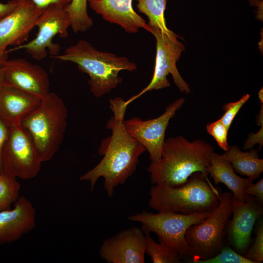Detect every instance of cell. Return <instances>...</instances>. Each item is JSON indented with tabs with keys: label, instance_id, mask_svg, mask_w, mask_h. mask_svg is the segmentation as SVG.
Returning <instances> with one entry per match:
<instances>
[{
	"label": "cell",
	"instance_id": "obj_3",
	"mask_svg": "<svg viewBox=\"0 0 263 263\" xmlns=\"http://www.w3.org/2000/svg\"><path fill=\"white\" fill-rule=\"evenodd\" d=\"M53 58L77 64L80 72L89 75L90 91L97 97L109 93L122 83V78L118 75L121 71L132 72L137 69L136 64L127 57L98 51L84 40H80Z\"/></svg>",
	"mask_w": 263,
	"mask_h": 263
},
{
	"label": "cell",
	"instance_id": "obj_6",
	"mask_svg": "<svg viewBox=\"0 0 263 263\" xmlns=\"http://www.w3.org/2000/svg\"><path fill=\"white\" fill-rule=\"evenodd\" d=\"M232 194L221 193L219 205L200 223L189 227L186 240L192 258L190 262L212 258L226 245L227 227L232 213Z\"/></svg>",
	"mask_w": 263,
	"mask_h": 263
},
{
	"label": "cell",
	"instance_id": "obj_23",
	"mask_svg": "<svg viewBox=\"0 0 263 263\" xmlns=\"http://www.w3.org/2000/svg\"><path fill=\"white\" fill-rule=\"evenodd\" d=\"M88 0H72L64 7L75 33L86 31L93 25V19L87 12Z\"/></svg>",
	"mask_w": 263,
	"mask_h": 263
},
{
	"label": "cell",
	"instance_id": "obj_28",
	"mask_svg": "<svg viewBox=\"0 0 263 263\" xmlns=\"http://www.w3.org/2000/svg\"><path fill=\"white\" fill-rule=\"evenodd\" d=\"M249 97L250 95L246 94L243 95L239 100L236 102H229L224 105L223 109L225 113L220 119L228 131L234 117Z\"/></svg>",
	"mask_w": 263,
	"mask_h": 263
},
{
	"label": "cell",
	"instance_id": "obj_14",
	"mask_svg": "<svg viewBox=\"0 0 263 263\" xmlns=\"http://www.w3.org/2000/svg\"><path fill=\"white\" fill-rule=\"evenodd\" d=\"M146 238L143 230L133 226L106 239L99 251L109 263H144Z\"/></svg>",
	"mask_w": 263,
	"mask_h": 263
},
{
	"label": "cell",
	"instance_id": "obj_11",
	"mask_svg": "<svg viewBox=\"0 0 263 263\" xmlns=\"http://www.w3.org/2000/svg\"><path fill=\"white\" fill-rule=\"evenodd\" d=\"M184 102V98L175 100L167 107L162 114L154 119L143 120L139 117H133L124 120L127 131L148 151L151 163H156L160 160L165 132L169 120Z\"/></svg>",
	"mask_w": 263,
	"mask_h": 263
},
{
	"label": "cell",
	"instance_id": "obj_13",
	"mask_svg": "<svg viewBox=\"0 0 263 263\" xmlns=\"http://www.w3.org/2000/svg\"><path fill=\"white\" fill-rule=\"evenodd\" d=\"M3 68L4 84L41 99L51 92L47 72L40 66L23 58L6 59L0 63Z\"/></svg>",
	"mask_w": 263,
	"mask_h": 263
},
{
	"label": "cell",
	"instance_id": "obj_5",
	"mask_svg": "<svg viewBox=\"0 0 263 263\" xmlns=\"http://www.w3.org/2000/svg\"><path fill=\"white\" fill-rule=\"evenodd\" d=\"M68 112L62 99L50 92L21 125L31 136L42 162L51 160L58 150L67 125Z\"/></svg>",
	"mask_w": 263,
	"mask_h": 263
},
{
	"label": "cell",
	"instance_id": "obj_20",
	"mask_svg": "<svg viewBox=\"0 0 263 263\" xmlns=\"http://www.w3.org/2000/svg\"><path fill=\"white\" fill-rule=\"evenodd\" d=\"M222 155L237 172L252 181L263 171V159L259 158L257 150L244 152L238 146H232Z\"/></svg>",
	"mask_w": 263,
	"mask_h": 263
},
{
	"label": "cell",
	"instance_id": "obj_4",
	"mask_svg": "<svg viewBox=\"0 0 263 263\" xmlns=\"http://www.w3.org/2000/svg\"><path fill=\"white\" fill-rule=\"evenodd\" d=\"M221 192L201 172H195L178 187L155 184L150 191L149 205L158 212L190 214L211 211L219 204Z\"/></svg>",
	"mask_w": 263,
	"mask_h": 263
},
{
	"label": "cell",
	"instance_id": "obj_16",
	"mask_svg": "<svg viewBox=\"0 0 263 263\" xmlns=\"http://www.w3.org/2000/svg\"><path fill=\"white\" fill-rule=\"evenodd\" d=\"M36 209L32 202L20 196L10 210L0 211V245L19 240L36 225Z\"/></svg>",
	"mask_w": 263,
	"mask_h": 263
},
{
	"label": "cell",
	"instance_id": "obj_37",
	"mask_svg": "<svg viewBox=\"0 0 263 263\" xmlns=\"http://www.w3.org/2000/svg\"><path fill=\"white\" fill-rule=\"evenodd\" d=\"M263 89H262L258 93L259 98L262 104H263Z\"/></svg>",
	"mask_w": 263,
	"mask_h": 263
},
{
	"label": "cell",
	"instance_id": "obj_17",
	"mask_svg": "<svg viewBox=\"0 0 263 263\" xmlns=\"http://www.w3.org/2000/svg\"><path fill=\"white\" fill-rule=\"evenodd\" d=\"M133 0H88L90 8L107 21L119 25L128 33H136L148 24L132 7Z\"/></svg>",
	"mask_w": 263,
	"mask_h": 263
},
{
	"label": "cell",
	"instance_id": "obj_26",
	"mask_svg": "<svg viewBox=\"0 0 263 263\" xmlns=\"http://www.w3.org/2000/svg\"><path fill=\"white\" fill-rule=\"evenodd\" d=\"M243 256L253 263H261L263 261V223L259 224L256 236L251 247Z\"/></svg>",
	"mask_w": 263,
	"mask_h": 263
},
{
	"label": "cell",
	"instance_id": "obj_24",
	"mask_svg": "<svg viewBox=\"0 0 263 263\" xmlns=\"http://www.w3.org/2000/svg\"><path fill=\"white\" fill-rule=\"evenodd\" d=\"M20 188L17 178L5 172L0 174V211L12 209L20 197Z\"/></svg>",
	"mask_w": 263,
	"mask_h": 263
},
{
	"label": "cell",
	"instance_id": "obj_32",
	"mask_svg": "<svg viewBox=\"0 0 263 263\" xmlns=\"http://www.w3.org/2000/svg\"><path fill=\"white\" fill-rule=\"evenodd\" d=\"M38 6L46 8L52 4L65 7L69 4L72 0H32Z\"/></svg>",
	"mask_w": 263,
	"mask_h": 263
},
{
	"label": "cell",
	"instance_id": "obj_34",
	"mask_svg": "<svg viewBox=\"0 0 263 263\" xmlns=\"http://www.w3.org/2000/svg\"><path fill=\"white\" fill-rule=\"evenodd\" d=\"M256 123L258 125L263 126V105L262 104L259 114L256 118Z\"/></svg>",
	"mask_w": 263,
	"mask_h": 263
},
{
	"label": "cell",
	"instance_id": "obj_30",
	"mask_svg": "<svg viewBox=\"0 0 263 263\" xmlns=\"http://www.w3.org/2000/svg\"><path fill=\"white\" fill-rule=\"evenodd\" d=\"M261 127L257 132H252L248 135L244 144V150L251 149L256 144H259V150H261L263 145V126Z\"/></svg>",
	"mask_w": 263,
	"mask_h": 263
},
{
	"label": "cell",
	"instance_id": "obj_10",
	"mask_svg": "<svg viewBox=\"0 0 263 263\" xmlns=\"http://www.w3.org/2000/svg\"><path fill=\"white\" fill-rule=\"evenodd\" d=\"M38 33L33 39L14 48L7 53L23 49L31 57L37 60L45 58L48 53L52 57L59 54L60 46L54 43V38L58 35L65 38L68 36V30L71 26L69 16L64 7L52 4L48 6L36 22Z\"/></svg>",
	"mask_w": 263,
	"mask_h": 263
},
{
	"label": "cell",
	"instance_id": "obj_19",
	"mask_svg": "<svg viewBox=\"0 0 263 263\" xmlns=\"http://www.w3.org/2000/svg\"><path fill=\"white\" fill-rule=\"evenodd\" d=\"M209 160L210 164L207 171L214 183L224 184L231 191L233 199L245 202L248 195L244 193V190L253 181L237 175L230 163L222 155L213 151L210 155Z\"/></svg>",
	"mask_w": 263,
	"mask_h": 263
},
{
	"label": "cell",
	"instance_id": "obj_9",
	"mask_svg": "<svg viewBox=\"0 0 263 263\" xmlns=\"http://www.w3.org/2000/svg\"><path fill=\"white\" fill-rule=\"evenodd\" d=\"M1 159L5 173L23 180L36 177L42 163L31 136L21 124L9 126Z\"/></svg>",
	"mask_w": 263,
	"mask_h": 263
},
{
	"label": "cell",
	"instance_id": "obj_29",
	"mask_svg": "<svg viewBox=\"0 0 263 263\" xmlns=\"http://www.w3.org/2000/svg\"><path fill=\"white\" fill-rule=\"evenodd\" d=\"M244 193L254 196L261 203L263 202V179H261L256 184H249L244 189Z\"/></svg>",
	"mask_w": 263,
	"mask_h": 263
},
{
	"label": "cell",
	"instance_id": "obj_22",
	"mask_svg": "<svg viewBox=\"0 0 263 263\" xmlns=\"http://www.w3.org/2000/svg\"><path fill=\"white\" fill-rule=\"evenodd\" d=\"M146 253L149 255L153 263H178L182 259L177 250L163 239L158 238L156 243L146 233Z\"/></svg>",
	"mask_w": 263,
	"mask_h": 263
},
{
	"label": "cell",
	"instance_id": "obj_31",
	"mask_svg": "<svg viewBox=\"0 0 263 263\" xmlns=\"http://www.w3.org/2000/svg\"><path fill=\"white\" fill-rule=\"evenodd\" d=\"M9 125L0 117V174L3 173L1 155L3 148L6 140Z\"/></svg>",
	"mask_w": 263,
	"mask_h": 263
},
{
	"label": "cell",
	"instance_id": "obj_15",
	"mask_svg": "<svg viewBox=\"0 0 263 263\" xmlns=\"http://www.w3.org/2000/svg\"><path fill=\"white\" fill-rule=\"evenodd\" d=\"M232 219L227 227L228 240L234 250L245 254L251 242V233L256 220L262 215V203L248 195L245 202L232 198Z\"/></svg>",
	"mask_w": 263,
	"mask_h": 263
},
{
	"label": "cell",
	"instance_id": "obj_36",
	"mask_svg": "<svg viewBox=\"0 0 263 263\" xmlns=\"http://www.w3.org/2000/svg\"><path fill=\"white\" fill-rule=\"evenodd\" d=\"M3 68L1 64H0V89L4 84L3 82Z\"/></svg>",
	"mask_w": 263,
	"mask_h": 263
},
{
	"label": "cell",
	"instance_id": "obj_35",
	"mask_svg": "<svg viewBox=\"0 0 263 263\" xmlns=\"http://www.w3.org/2000/svg\"><path fill=\"white\" fill-rule=\"evenodd\" d=\"M248 3L251 6L258 7L263 5V0H248Z\"/></svg>",
	"mask_w": 263,
	"mask_h": 263
},
{
	"label": "cell",
	"instance_id": "obj_12",
	"mask_svg": "<svg viewBox=\"0 0 263 263\" xmlns=\"http://www.w3.org/2000/svg\"><path fill=\"white\" fill-rule=\"evenodd\" d=\"M46 8L32 0H19L16 8L0 19V63L7 59V48L23 44Z\"/></svg>",
	"mask_w": 263,
	"mask_h": 263
},
{
	"label": "cell",
	"instance_id": "obj_1",
	"mask_svg": "<svg viewBox=\"0 0 263 263\" xmlns=\"http://www.w3.org/2000/svg\"><path fill=\"white\" fill-rule=\"evenodd\" d=\"M113 116L107 121L106 128L111 130L110 136L104 139L98 148L103 157L93 169L81 175L80 181H89L91 190L100 177L104 179V188L112 197L114 188L125 183L135 171L140 156L146 149L126 130L124 116L127 108L125 101L117 97L110 101Z\"/></svg>",
	"mask_w": 263,
	"mask_h": 263
},
{
	"label": "cell",
	"instance_id": "obj_27",
	"mask_svg": "<svg viewBox=\"0 0 263 263\" xmlns=\"http://www.w3.org/2000/svg\"><path fill=\"white\" fill-rule=\"evenodd\" d=\"M207 132L215 139L219 146L227 151L229 146L227 142L228 131L221 119L208 123L206 126Z\"/></svg>",
	"mask_w": 263,
	"mask_h": 263
},
{
	"label": "cell",
	"instance_id": "obj_18",
	"mask_svg": "<svg viewBox=\"0 0 263 263\" xmlns=\"http://www.w3.org/2000/svg\"><path fill=\"white\" fill-rule=\"evenodd\" d=\"M42 99L12 86L0 89V117L9 126L20 124L41 104Z\"/></svg>",
	"mask_w": 263,
	"mask_h": 263
},
{
	"label": "cell",
	"instance_id": "obj_2",
	"mask_svg": "<svg viewBox=\"0 0 263 263\" xmlns=\"http://www.w3.org/2000/svg\"><path fill=\"white\" fill-rule=\"evenodd\" d=\"M213 146L205 140L190 142L181 135L165 140L160 160L150 163L147 170L153 185L171 187L183 186L194 173L201 172L206 178Z\"/></svg>",
	"mask_w": 263,
	"mask_h": 263
},
{
	"label": "cell",
	"instance_id": "obj_25",
	"mask_svg": "<svg viewBox=\"0 0 263 263\" xmlns=\"http://www.w3.org/2000/svg\"><path fill=\"white\" fill-rule=\"evenodd\" d=\"M194 263H253L238 253L229 245L225 246L215 256L205 260H196Z\"/></svg>",
	"mask_w": 263,
	"mask_h": 263
},
{
	"label": "cell",
	"instance_id": "obj_8",
	"mask_svg": "<svg viewBox=\"0 0 263 263\" xmlns=\"http://www.w3.org/2000/svg\"><path fill=\"white\" fill-rule=\"evenodd\" d=\"M147 31L155 38L156 54L152 78L148 85L136 95L125 101L127 106L147 92L163 89L169 86L167 76L170 74L175 85L182 93L190 92L189 86L179 74L176 62L185 50L183 43L178 41L179 36L172 32L170 34L162 32L158 28L148 24Z\"/></svg>",
	"mask_w": 263,
	"mask_h": 263
},
{
	"label": "cell",
	"instance_id": "obj_7",
	"mask_svg": "<svg viewBox=\"0 0 263 263\" xmlns=\"http://www.w3.org/2000/svg\"><path fill=\"white\" fill-rule=\"evenodd\" d=\"M211 211L190 214L179 212L143 211L128 217L132 221L140 222L145 234L154 232L175 248L181 258L190 257V251L186 240V232L191 225L206 218Z\"/></svg>",
	"mask_w": 263,
	"mask_h": 263
},
{
	"label": "cell",
	"instance_id": "obj_33",
	"mask_svg": "<svg viewBox=\"0 0 263 263\" xmlns=\"http://www.w3.org/2000/svg\"><path fill=\"white\" fill-rule=\"evenodd\" d=\"M19 0H11L6 3L0 2V19L11 13L17 6Z\"/></svg>",
	"mask_w": 263,
	"mask_h": 263
},
{
	"label": "cell",
	"instance_id": "obj_21",
	"mask_svg": "<svg viewBox=\"0 0 263 263\" xmlns=\"http://www.w3.org/2000/svg\"><path fill=\"white\" fill-rule=\"evenodd\" d=\"M136 0L138 11L147 16L149 20V25L156 27L162 32L167 34L173 32L168 28L165 22L164 13L166 0Z\"/></svg>",
	"mask_w": 263,
	"mask_h": 263
}]
</instances>
